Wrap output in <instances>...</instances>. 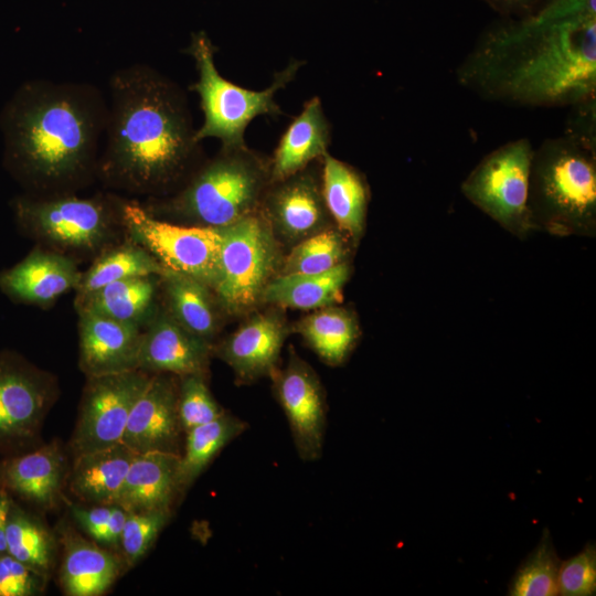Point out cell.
<instances>
[{
    "instance_id": "1",
    "label": "cell",
    "mask_w": 596,
    "mask_h": 596,
    "mask_svg": "<svg viewBox=\"0 0 596 596\" xmlns=\"http://www.w3.org/2000/svg\"><path fill=\"white\" fill-rule=\"evenodd\" d=\"M483 99L526 107L573 106L595 97V0H556L498 24L456 72Z\"/></svg>"
},
{
    "instance_id": "2",
    "label": "cell",
    "mask_w": 596,
    "mask_h": 596,
    "mask_svg": "<svg viewBox=\"0 0 596 596\" xmlns=\"http://www.w3.org/2000/svg\"><path fill=\"white\" fill-rule=\"evenodd\" d=\"M107 114L93 84L25 82L1 113L4 163L43 195L66 193L98 170Z\"/></svg>"
},
{
    "instance_id": "3",
    "label": "cell",
    "mask_w": 596,
    "mask_h": 596,
    "mask_svg": "<svg viewBox=\"0 0 596 596\" xmlns=\"http://www.w3.org/2000/svg\"><path fill=\"white\" fill-rule=\"evenodd\" d=\"M108 89L97 172L109 183L145 193L180 180L201 151L184 92L139 63L117 70Z\"/></svg>"
},
{
    "instance_id": "4",
    "label": "cell",
    "mask_w": 596,
    "mask_h": 596,
    "mask_svg": "<svg viewBox=\"0 0 596 596\" xmlns=\"http://www.w3.org/2000/svg\"><path fill=\"white\" fill-rule=\"evenodd\" d=\"M528 206L533 230L556 236L596 232V149L564 135L533 150Z\"/></svg>"
},
{
    "instance_id": "5",
    "label": "cell",
    "mask_w": 596,
    "mask_h": 596,
    "mask_svg": "<svg viewBox=\"0 0 596 596\" xmlns=\"http://www.w3.org/2000/svg\"><path fill=\"white\" fill-rule=\"evenodd\" d=\"M269 183L270 161L246 143L221 147L160 207L200 226L223 227L257 211Z\"/></svg>"
},
{
    "instance_id": "6",
    "label": "cell",
    "mask_w": 596,
    "mask_h": 596,
    "mask_svg": "<svg viewBox=\"0 0 596 596\" xmlns=\"http://www.w3.org/2000/svg\"><path fill=\"white\" fill-rule=\"evenodd\" d=\"M215 46L204 31L192 33L187 47L195 63L198 79L191 89L200 97L203 124L196 129L198 141L215 138L222 147L246 143L244 134L248 124L260 115L281 114L275 96L296 76L304 64L292 60L278 72L272 84L263 91H251L225 79L214 62Z\"/></svg>"
},
{
    "instance_id": "7",
    "label": "cell",
    "mask_w": 596,
    "mask_h": 596,
    "mask_svg": "<svg viewBox=\"0 0 596 596\" xmlns=\"http://www.w3.org/2000/svg\"><path fill=\"white\" fill-rule=\"evenodd\" d=\"M213 292L226 311L244 313L262 302L263 291L283 258L276 234L258 209L223 227Z\"/></svg>"
},
{
    "instance_id": "8",
    "label": "cell",
    "mask_w": 596,
    "mask_h": 596,
    "mask_svg": "<svg viewBox=\"0 0 596 596\" xmlns=\"http://www.w3.org/2000/svg\"><path fill=\"white\" fill-rule=\"evenodd\" d=\"M12 209L28 234L63 251L86 253L96 251L109 238L121 203L116 206L109 198L61 193L20 196Z\"/></svg>"
},
{
    "instance_id": "9",
    "label": "cell",
    "mask_w": 596,
    "mask_h": 596,
    "mask_svg": "<svg viewBox=\"0 0 596 596\" xmlns=\"http://www.w3.org/2000/svg\"><path fill=\"white\" fill-rule=\"evenodd\" d=\"M533 150L528 138L511 140L485 156L461 184L467 200L519 238L534 231L528 206Z\"/></svg>"
},
{
    "instance_id": "10",
    "label": "cell",
    "mask_w": 596,
    "mask_h": 596,
    "mask_svg": "<svg viewBox=\"0 0 596 596\" xmlns=\"http://www.w3.org/2000/svg\"><path fill=\"white\" fill-rule=\"evenodd\" d=\"M121 224L134 243L147 249L166 269L193 277L213 289L222 245L220 227L161 221L137 202L121 203Z\"/></svg>"
},
{
    "instance_id": "11",
    "label": "cell",
    "mask_w": 596,
    "mask_h": 596,
    "mask_svg": "<svg viewBox=\"0 0 596 596\" xmlns=\"http://www.w3.org/2000/svg\"><path fill=\"white\" fill-rule=\"evenodd\" d=\"M57 396L54 377L17 352L0 351V454L35 446Z\"/></svg>"
},
{
    "instance_id": "12",
    "label": "cell",
    "mask_w": 596,
    "mask_h": 596,
    "mask_svg": "<svg viewBox=\"0 0 596 596\" xmlns=\"http://www.w3.org/2000/svg\"><path fill=\"white\" fill-rule=\"evenodd\" d=\"M151 374L136 369L87 377L70 440L73 457L120 443L130 412Z\"/></svg>"
},
{
    "instance_id": "13",
    "label": "cell",
    "mask_w": 596,
    "mask_h": 596,
    "mask_svg": "<svg viewBox=\"0 0 596 596\" xmlns=\"http://www.w3.org/2000/svg\"><path fill=\"white\" fill-rule=\"evenodd\" d=\"M275 395L285 412L299 457H321L327 424L326 397L312 368L295 353L272 375Z\"/></svg>"
},
{
    "instance_id": "14",
    "label": "cell",
    "mask_w": 596,
    "mask_h": 596,
    "mask_svg": "<svg viewBox=\"0 0 596 596\" xmlns=\"http://www.w3.org/2000/svg\"><path fill=\"white\" fill-rule=\"evenodd\" d=\"M179 376L152 373L128 417L121 443L136 454L181 455L185 435L178 412Z\"/></svg>"
},
{
    "instance_id": "15",
    "label": "cell",
    "mask_w": 596,
    "mask_h": 596,
    "mask_svg": "<svg viewBox=\"0 0 596 596\" xmlns=\"http://www.w3.org/2000/svg\"><path fill=\"white\" fill-rule=\"evenodd\" d=\"M259 210L275 234L294 243L328 228L331 219L323 200L321 179L307 168L270 182Z\"/></svg>"
},
{
    "instance_id": "16",
    "label": "cell",
    "mask_w": 596,
    "mask_h": 596,
    "mask_svg": "<svg viewBox=\"0 0 596 596\" xmlns=\"http://www.w3.org/2000/svg\"><path fill=\"white\" fill-rule=\"evenodd\" d=\"M211 351L209 342L184 329L167 310H161L142 331L138 369L177 376L206 375Z\"/></svg>"
},
{
    "instance_id": "17",
    "label": "cell",
    "mask_w": 596,
    "mask_h": 596,
    "mask_svg": "<svg viewBox=\"0 0 596 596\" xmlns=\"http://www.w3.org/2000/svg\"><path fill=\"white\" fill-rule=\"evenodd\" d=\"M82 274L68 256L38 247L0 270V291L14 302L46 307L76 289Z\"/></svg>"
},
{
    "instance_id": "18",
    "label": "cell",
    "mask_w": 596,
    "mask_h": 596,
    "mask_svg": "<svg viewBox=\"0 0 596 596\" xmlns=\"http://www.w3.org/2000/svg\"><path fill=\"white\" fill-rule=\"evenodd\" d=\"M66 458L57 441L0 461V488L11 498L50 510L60 503L68 473Z\"/></svg>"
},
{
    "instance_id": "19",
    "label": "cell",
    "mask_w": 596,
    "mask_h": 596,
    "mask_svg": "<svg viewBox=\"0 0 596 596\" xmlns=\"http://www.w3.org/2000/svg\"><path fill=\"white\" fill-rule=\"evenodd\" d=\"M78 316L79 368L87 377L138 369L141 328L89 311Z\"/></svg>"
},
{
    "instance_id": "20",
    "label": "cell",
    "mask_w": 596,
    "mask_h": 596,
    "mask_svg": "<svg viewBox=\"0 0 596 596\" xmlns=\"http://www.w3.org/2000/svg\"><path fill=\"white\" fill-rule=\"evenodd\" d=\"M286 336L287 327L278 312L257 313L214 352L232 368L237 381L248 383L277 370Z\"/></svg>"
},
{
    "instance_id": "21",
    "label": "cell",
    "mask_w": 596,
    "mask_h": 596,
    "mask_svg": "<svg viewBox=\"0 0 596 596\" xmlns=\"http://www.w3.org/2000/svg\"><path fill=\"white\" fill-rule=\"evenodd\" d=\"M180 456L161 451L136 454L116 505L128 512H172L175 498L181 496Z\"/></svg>"
},
{
    "instance_id": "22",
    "label": "cell",
    "mask_w": 596,
    "mask_h": 596,
    "mask_svg": "<svg viewBox=\"0 0 596 596\" xmlns=\"http://www.w3.org/2000/svg\"><path fill=\"white\" fill-rule=\"evenodd\" d=\"M61 543L60 581L66 595L98 596L114 584L121 568L116 555L84 539L68 525L61 529Z\"/></svg>"
},
{
    "instance_id": "23",
    "label": "cell",
    "mask_w": 596,
    "mask_h": 596,
    "mask_svg": "<svg viewBox=\"0 0 596 596\" xmlns=\"http://www.w3.org/2000/svg\"><path fill=\"white\" fill-rule=\"evenodd\" d=\"M331 129L321 100H307L281 136L270 160V182H277L307 168L328 153Z\"/></svg>"
},
{
    "instance_id": "24",
    "label": "cell",
    "mask_w": 596,
    "mask_h": 596,
    "mask_svg": "<svg viewBox=\"0 0 596 596\" xmlns=\"http://www.w3.org/2000/svg\"><path fill=\"white\" fill-rule=\"evenodd\" d=\"M135 455L120 441L74 456L67 473L72 492L87 503L116 504Z\"/></svg>"
},
{
    "instance_id": "25",
    "label": "cell",
    "mask_w": 596,
    "mask_h": 596,
    "mask_svg": "<svg viewBox=\"0 0 596 596\" xmlns=\"http://www.w3.org/2000/svg\"><path fill=\"white\" fill-rule=\"evenodd\" d=\"M321 161V191L327 210L338 228L358 243L365 227L369 187L350 164L329 153Z\"/></svg>"
},
{
    "instance_id": "26",
    "label": "cell",
    "mask_w": 596,
    "mask_h": 596,
    "mask_svg": "<svg viewBox=\"0 0 596 596\" xmlns=\"http://www.w3.org/2000/svg\"><path fill=\"white\" fill-rule=\"evenodd\" d=\"M158 278H128L110 283L92 294L77 296V312H94L138 328L147 326L157 313Z\"/></svg>"
},
{
    "instance_id": "27",
    "label": "cell",
    "mask_w": 596,
    "mask_h": 596,
    "mask_svg": "<svg viewBox=\"0 0 596 596\" xmlns=\"http://www.w3.org/2000/svg\"><path fill=\"white\" fill-rule=\"evenodd\" d=\"M351 268L344 262L319 274H279L266 285L262 302L301 310L320 309L341 300Z\"/></svg>"
},
{
    "instance_id": "28",
    "label": "cell",
    "mask_w": 596,
    "mask_h": 596,
    "mask_svg": "<svg viewBox=\"0 0 596 596\" xmlns=\"http://www.w3.org/2000/svg\"><path fill=\"white\" fill-rule=\"evenodd\" d=\"M159 277L166 310L184 329L210 343L219 329V301L213 290L193 277L169 269Z\"/></svg>"
},
{
    "instance_id": "29",
    "label": "cell",
    "mask_w": 596,
    "mask_h": 596,
    "mask_svg": "<svg viewBox=\"0 0 596 596\" xmlns=\"http://www.w3.org/2000/svg\"><path fill=\"white\" fill-rule=\"evenodd\" d=\"M296 331L330 365H339L348 358L360 334L355 316L333 305L302 318Z\"/></svg>"
},
{
    "instance_id": "30",
    "label": "cell",
    "mask_w": 596,
    "mask_h": 596,
    "mask_svg": "<svg viewBox=\"0 0 596 596\" xmlns=\"http://www.w3.org/2000/svg\"><path fill=\"white\" fill-rule=\"evenodd\" d=\"M246 427L244 421L225 412L219 418L185 433L178 468L180 494L195 481L228 443L245 432Z\"/></svg>"
},
{
    "instance_id": "31",
    "label": "cell",
    "mask_w": 596,
    "mask_h": 596,
    "mask_svg": "<svg viewBox=\"0 0 596 596\" xmlns=\"http://www.w3.org/2000/svg\"><path fill=\"white\" fill-rule=\"evenodd\" d=\"M7 554L49 577L55 541L47 528L11 498L6 524Z\"/></svg>"
},
{
    "instance_id": "32",
    "label": "cell",
    "mask_w": 596,
    "mask_h": 596,
    "mask_svg": "<svg viewBox=\"0 0 596 596\" xmlns=\"http://www.w3.org/2000/svg\"><path fill=\"white\" fill-rule=\"evenodd\" d=\"M166 268L143 247L134 243L114 248L82 274L77 296L92 294L118 280L143 276H161Z\"/></svg>"
},
{
    "instance_id": "33",
    "label": "cell",
    "mask_w": 596,
    "mask_h": 596,
    "mask_svg": "<svg viewBox=\"0 0 596 596\" xmlns=\"http://www.w3.org/2000/svg\"><path fill=\"white\" fill-rule=\"evenodd\" d=\"M350 238L339 228H326L298 242L283 259L279 274H319L347 262Z\"/></svg>"
},
{
    "instance_id": "34",
    "label": "cell",
    "mask_w": 596,
    "mask_h": 596,
    "mask_svg": "<svg viewBox=\"0 0 596 596\" xmlns=\"http://www.w3.org/2000/svg\"><path fill=\"white\" fill-rule=\"evenodd\" d=\"M561 561L557 557L549 531H544L540 543L522 563L513 576L509 595L553 596L557 595V574Z\"/></svg>"
},
{
    "instance_id": "35",
    "label": "cell",
    "mask_w": 596,
    "mask_h": 596,
    "mask_svg": "<svg viewBox=\"0 0 596 596\" xmlns=\"http://www.w3.org/2000/svg\"><path fill=\"white\" fill-rule=\"evenodd\" d=\"M178 412L184 434L212 422L226 411L213 397L204 374L179 376Z\"/></svg>"
},
{
    "instance_id": "36",
    "label": "cell",
    "mask_w": 596,
    "mask_h": 596,
    "mask_svg": "<svg viewBox=\"0 0 596 596\" xmlns=\"http://www.w3.org/2000/svg\"><path fill=\"white\" fill-rule=\"evenodd\" d=\"M171 512H128L119 539L126 565L134 566L151 549Z\"/></svg>"
},
{
    "instance_id": "37",
    "label": "cell",
    "mask_w": 596,
    "mask_h": 596,
    "mask_svg": "<svg viewBox=\"0 0 596 596\" xmlns=\"http://www.w3.org/2000/svg\"><path fill=\"white\" fill-rule=\"evenodd\" d=\"M596 592V549L587 544L578 554L561 563L557 574V594L590 596Z\"/></svg>"
},
{
    "instance_id": "38",
    "label": "cell",
    "mask_w": 596,
    "mask_h": 596,
    "mask_svg": "<svg viewBox=\"0 0 596 596\" xmlns=\"http://www.w3.org/2000/svg\"><path fill=\"white\" fill-rule=\"evenodd\" d=\"M47 576L9 554L0 556V596H33L44 590Z\"/></svg>"
},
{
    "instance_id": "39",
    "label": "cell",
    "mask_w": 596,
    "mask_h": 596,
    "mask_svg": "<svg viewBox=\"0 0 596 596\" xmlns=\"http://www.w3.org/2000/svg\"><path fill=\"white\" fill-rule=\"evenodd\" d=\"M114 505L95 504L87 508L74 505L72 507V514L81 529L98 542L111 515Z\"/></svg>"
},
{
    "instance_id": "40",
    "label": "cell",
    "mask_w": 596,
    "mask_h": 596,
    "mask_svg": "<svg viewBox=\"0 0 596 596\" xmlns=\"http://www.w3.org/2000/svg\"><path fill=\"white\" fill-rule=\"evenodd\" d=\"M127 515L128 511L115 504L98 543L106 545H118Z\"/></svg>"
},
{
    "instance_id": "41",
    "label": "cell",
    "mask_w": 596,
    "mask_h": 596,
    "mask_svg": "<svg viewBox=\"0 0 596 596\" xmlns=\"http://www.w3.org/2000/svg\"><path fill=\"white\" fill-rule=\"evenodd\" d=\"M496 11L513 15L515 18L525 17L535 11L536 0H483Z\"/></svg>"
},
{
    "instance_id": "42",
    "label": "cell",
    "mask_w": 596,
    "mask_h": 596,
    "mask_svg": "<svg viewBox=\"0 0 596 596\" xmlns=\"http://www.w3.org/2000/svg\"><path fill=\"white\" fill-rule=\"evenodd\" d=\"M10 503L11 497L0 488V556L7 554L6 524Z\"/></svg>"
},
{
    "instance_id": "43",
    "label": "cell",
    "mask_w": 596,
    "mask_h": 596,
    "mask_svg": "<svg viewBox=\"0 0 596 596\" xmlns=\"http://www.w3.org/2000/svg\"><path fill=\"white\" fill-rule=\"evenodd\" d=\"M542 1H543V4H542L541 7L546 6V4H549V3H551V2H554V1H556V0H542ZM538 2H539V0H536V6H538ZM541 7H540V8H541Z\"/></svg>"
}]
</instances>
